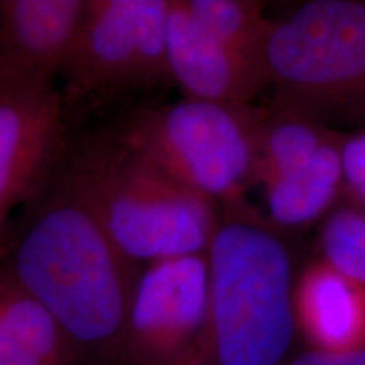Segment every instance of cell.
Masks as SVG:
<instances>
[{
  "label": "cell",
  "mask_w": 365,
  "mask_h": 365,
  "mask_svg": "<svg viewBox=\"0 0 365 365\" xmlns=\"http://www.w3.org/2000/svg\"><path fill=\"white\" fill-rule=\"evenodd\" d=\"M137 272L63 161L4 234L0 276L43 304L80 355L117 359Z\"/></svg>",
  "instance_id": "1"
},
{
  "label": "cell",
  "mask_w": 365,
  "mask_h": 365,
  "mask_svg": "<svg viewBox=\"0 0 365 365\" xmlns=\"http://www.w3.org/2000/svg\"><path fill=\"white\" fill-rule=\"evenodd\" d=\"M4 234H6V228L0 230V264H2V255H4Z\"/></svg>",
  "instance_id": "19"
},
{
  "label": "cell",
  "mask_w": 365,
  "mask_h": 365,
  "mask_svg": "<svg viewBox=\"0 0 365 365\" xmlns=\"http://www.w3.org/2000/svg\"><path fill=\"white\" fill-rule=\"evenodd\" d=\"M266 59L282 113L303 117L365 102V2L304 4L274 22Z\"/></svg>",
  "instance_id": "5"
},
{
  "label": "cell",
  "mask_w": 365,
  "mask_h": 365,
  "mask_svg": "<svg viewBox=\"0 0 365 365\" xmlns=\"http://www.w3.org/2000/svg\"><path fill=\"white\" fill-rule=\"evenodd\" d=\"M207 254L150 262L137 272L117 359L125 365H207Z\"/></svg>",
  "instance_id": "7"
},
{
  "label": "cell",
  "mask_w": 365,
  "mask_h": 365,
  "mask_svg": "<svg viewBox=\"0 0 365 365\" xmlns=\"http://www.w3.org/2000/svg\"><path fill=\"white\" fill-rule=\"evenodd\" d=\"M322 242L328 266L365 284V213L352 208L333 213L323 228Z\"/></svg>",
  "instance_id": "16"
},
{
  "label": "cell",
  "mask_w": 365,
  "mask_h": 365,
  "mask_svg": "<svg viewBox=\"0 0 365 365\" xmlns=\"http://www.w3.org/2000/svg\"><path fill=\"white\" fill-rule=\"evenodd\" d=\"M166 54L171 78L188 98L245 105L269 83L266 65L242 56L208 33L182 0H170Z\"/></svg>",
  "instance_id": "9"
},
{
  "label": "cell",
  "mask_w": 365,
  "mask_h": 365,
  "mask_svg": "<svg viewBox=\"0 0 365 365\" xmlns=\"http://www.w3.org/2000/svg\"><path fill=\"white\" fill-rule=\"evenodd\" d=\"M191 17L242 56L267 66L266 48L274 22L262 4L242 0H182Z\"/></svg>",
  "instance_id": "14"
},
{
  "label": "cell",
  "mask_w": 365,
  "mask_h": 365,
  "mask_svg": "<svg viewBox=\"0 0 365 365\" xmlns=\"http://www.w3.org/2000/svg\"><path fill=\"white\" fill-rule=\"evenodd\" d=\"M207 365H282L296 330L284 244L239 212L218 213L210 240Z\"/></svg>",
  "instance_id": "3"
},
{
  "label": "cell",
  "mask_w": 365,
  "mask_h": 365,
  "mask_svg": "<svg viewBox=\"0 0 365 365\" xmlns=\"http://www.w3.org/2000/svg\"><path fill=\"white\" fill-rule=\"evenodd\" d=\"M61 161L113 245L137 271L163 259L207 254L218 205L168 175L113 129L66 144Z\"/></svg>",
  "instance_id": "2"
},
{
  "label": "cell",
  "mask_w": 365,
  "mask_h": 365,
  "mask_svg": "<svg viewBox=\"0 0 365 365\" xmlns=\"http://www.w3.org/2000/svg\"><path fill=\"white\" fill-rule=\"evenodd\" d=\"M78 362V350L51 313L0 276V365Z\"/></svg>",
  "instance_id": "12"
},
{
  "label": "cell",
  "mask_w": 365,
  "mask_h": 365,
  "mask_svg": "<svg viewBox=\"0 0 365 365\" xmlns=\"http://www.w3.org/2000/svg\"><path fill=\"white\" fill-rule=\"evenodd\" d=\"M289 365H365V349L340 354L309 350L294 359Z\"/></svg>",
  "instance_id": "18"
},
{
  "label": "cell",
  "mask_w": 365,
  "mask_h": 365,
  "mask_svg": "<svg viewBox=\"0 0 365 365\" xmlns=\"http://www.w3.org/2000/svg\"><path fill=\"white\" fill-rule=\"evenodd\" d=\"M341 173L349 186L365 200V132L350 137L340 149Z\"/></svg>",
  "instance_id": "17"
},
{
  "label": "cell",
  "mask_w": 365,
  "mask_h": 365,
  "mask_svg": "<svg viewBox=\"0 0 365 365\" xmlns=\"http://www.w3.org/2000/svg\"><path fill=\"white\" fill-rule=\"evenodd\" d=\"M66 107L56 81L0 80V230L49 180L66 149Z\"/></svg>",
  "instance_id": "8"
},
{
  "label": "cell",
  "mask_w": 365,
  "mask_h": 365,
  "mask_svg": "<svg viewBox=\"0 0 365 365\" xmlns=\"http://www.w3.org/2000/svg\"><path fill=\"white\" fill-rule=\"evenodd\" d=\"M341 178L340 149L328 140L307 164L269 182V212L281 225L312 222L333 202Z\"/></svg>",
  "instance_id": "13"
},
{
  "label": "cell",
  "mask_w": 365,
  "mask_h": 365,
  "mask_svg": "<svg viewBox=\"0 0 365 365\" xmlns=\"http://www.w3.org/2000/svg\"><path fill=\"white\" fill-rule=\"evenodd\" d=\"M90 0H0V80L56 81Z\"/></svg>",
  "instance_id": "10"
},
{
  "label": "cell",
  "mask_w": 365,
  "mask_h": 365,
  "mask_svg": "<svg viewBox=\"0 0 365 365\" xmlns=\"http://www.w3.org/2000/svg\"><path fill=\"white\" fill-rule=\"evenodd\" d=\"M170 0H90L83 27L61 71L76 102L108 98L170 80L166 19Z\"/></svg>",
  "instance_id": "6"
},
{
  "label": "cell",
  "mask_w": 365,
  "mask_h": 365,
  "mask_svg": "<svg viewBox=\"0 0 365 365\" xmlns=\"http://www.w3.org/2000/svg\"><path fill=\"white\" fill-rule=\"evenodd\" d=\"M325 143V132L307 118L282 113L272 124L261 125L255 175L269 185L307 164Z\"/></svg>",
  "instance_id": "15"
},
{
  "label": "cell",
  "mask_w": 365,
  "mask_h": 365,
  "mask_svg": "<svg viewBox=\"0 0 365 365\" xmlns=\"http://www.w3.org/2000/svg\"><path fill=\"white\" fill-rule=\"evenodd\" d=\"M113 130L215 205H235L255 178L261 124L245 105L186 98L132 112Z\"/></svg>",
  "instance_id": "4"
},
{
  "label": "cell",
  "mask_w": 365,
  "mask_h": 365,
  "mask_svg": "<svg viewBox=\"0 0 365 365\" xmlns=\"http://www.w3.org/2000/svg\"><path fill=\"white\" fill-rule=\"evenodd\" d=\"M296 327L313 350L354 352L365 349V291L328 264L309 267L293 293Z\"/></svg>",
  "instance_id": "11"
}]
</instances>
